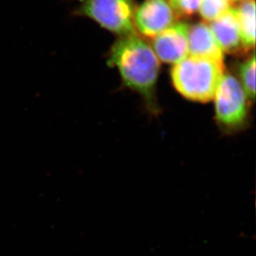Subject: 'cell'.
Instances as JSON below:
<instances>
[{
  "label": "cell",
  "instance_id": "9",
  "mask_svg": "<svg viewBox=\"0 0 256 256\" xmlns=\"http://www.w3.org/2000/svg\"><path fill=\"white\" fill-rule=\"evenodd\" d=\"M242 46L246 50L254 48L256 45V2L254 0H242L236 8Z\"/></svg>",
  "mask_w": 256,
  "mask_h": 256
},
{
  "label": "cell",
  "instance_id": "1",
  "mask_svg": "<svg viewBox=\"0 0 256 256\" xmlns=\"http://www.w3.org/2000/svg\"><path fill=\"white\" fill-rule=\"evenodd\" d=\"M110 63L127 86L152 102L160 74V59L138 34L120 36L112 48Z\"/></svg>",
  "mask_w": 256,
  "mask_h": 256
},
{
  "label": "cell",
  "instance_id": "14",
  "mask_svg": "<svg viewBox=\"0 0 256 256\" xmlns=\"http://www.w3.org/2000/svg\"><path fill=\"white\" fill-rule=\"evenodd\" d=\"M79 1H82L83 2V1H85V0H79Z\"/></svg>",
  "mask_w": 256,
  "mask_h": 256
},
{
  "label": "cell",
  "instance_id": "2",
  "mask_svg": "<svg viewBox=\"0 0 256 256\" xmlns=\"http://www.w3.org/2000/svg\"><path fill=\"white\" fill-rule=\"evenodd\" d=\"M224 72V63L188 56L174 65L172 80L182 96L194 102L206 103L214 99Z\"/></svg>",
  "mask_w": 256,
  "mask_h": 256
},
{
  "label": "cell",
  "instance_id": "3",
  "mask_svg": "<svg viewBox=\"0 0 256 256\" xmlns=\"http://www.w3.org/2000/svg\"><path fill=\"white\" fill-rule=\"evenodd\" d=\"M134 12L133 0H85L74 14L89 18L102 28L124 36L136 32Z\"/></svg>",
  "mask_w": 256,
  "mask_h": 256
},
{
  "label": "cell",
  "instance_id": "5",
  "mask_svg": "<svg viewBox=\"0 0 256 256\" xmlns=\"http://www.w3.org/2000/svg\"><path fill=\"white\" fill-rule=\"evenodd\" d=\"M176 16L166 0H146L134 16V24L144 36L154 38L174 24Z\"/></svg>",
  "mask_w": 256,
  "mask_h": 256
},
{
  "label": "cell",
  "instance_id": "7",
  "mask_svg": "<svg viewBox=\"0 0 256 256\" xmlns=\"http://www.w3.org/2000/svg\"><path fill=\"white\" fill-rule=\"evenodd\" d=\"M189 54L224 63V52L218 45L210 27L200 22L189 28Z\"/></svg>",
  "mask_w": 256,
  "mask_h": 256
},
{
  "label": "cell",
  "instance_id": "4",
  "mask_svg": "<svg viewBox=\"0 0 256 256\" xmlns=\"http://www.w3.org/2000/svg\"><path fill=\"white\" fill-rule=\"evenodd\" d=\"M214 99L219 126L226 132L243 128L247 120L248 99L239 80L232 75L223 76Z\"/></svg>",
  "mask_w": 256,
  "mask_h": 256
},
{
  "label": "cell",
  "instance_id": "10",
  "mask_svg": "<svg viewBox=\"0 0 256 256\" xmlns=\"http://www.w3.org/2000/svg\"><path fill=\"white\" fill-rule=\"evenodd\" d=\"M240 76L247 99L254 102L256 97V56L252 55L240 66Z\"/></svg>",
  "mask_w": 256,
  "mask_h": 256
},
{
  "label": "cell",
  "instance_id": "13",
  "mask_svg": "<svg viewBox=\"0 0 256 256\" xmlns=\"http://www.w3.org/2000/svg\"><path fill=\"white\" fill-rule=\"evenodd\" d=\"M232 1H239V0H232Z\"/></svg>",
  "mask_w": 256,
  "mask_h": 256
},
{
  "label": "cell",
  "instance_id": "12",
  "mask_svg": "<svg viewBox=\"0 0 256 256\" xmlns=\"http://www.w3.org/2000/svg\"><path fill=\"white\" fill-rule=\"evenodd\" d=\"M202 0H170V4L176 18H189L199 12Z\"/></svg>",
  "mask_w": 256,
  "mask_h": 256
},
{
  "label": "cell",
  "instance_id": "6",
  "mask_svg": "<svg viewBox=\"0 0 256 256\" xmlns=\"http://www.w3.org/2000/svg\"><path fill=\"white\" fill-rule=\"evenodd\" d=\"M189 26L178 22L155 36L152 50L158 59L170 64H178L189 55Z\"/></svg>",
  "mask_w": 256,
  "mask_h": 256
},
{
  "label": "cell",
  "instance_id": "8",
  "mask_svg": "<svg viewBox=\"0 0 256 256\" xmlns=\"http://www.w3.org/2000/svg\"><path fill=\"white\" fill-rule=\"evenodd\" d=\"M210 28L223 52L234 54L243 48L239 24L233 8L212 22Z\"/></svg>",
  "mask_w": 256,
  "mask_h": 256
},
{
  "label": "cell",
  "instance_id": "11",
  "mask_svg": "<svg viewBox=\"0 0 256 256\" xmlns=\"http://www.w3.org/2000/svg\"><path fill=\"white\" fill-rule=\"evenodd\" d=\"M232 0H202L199 12L209 22H213L232 8Z\"/></svg>",
  "mask_w": 256,
  "mask_h": 256
}]
</instances>
